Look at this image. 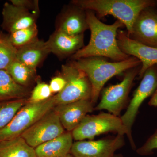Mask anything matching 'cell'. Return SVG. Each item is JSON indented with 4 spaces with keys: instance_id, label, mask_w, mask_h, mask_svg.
<instances>
[{
    "instance_id": "1",
    "label": "cell",
    "mask_w": 157,
    "mask_h": 157,
    "mask_svg": "<svg viewBox=\"0 0 157 157\" xmlns=\"http://www.w3.org/2000/svg\"><path fill=\"white\" fill-rule=\"evenodd\" d=\"M86 11L87 21L90 31L88 44L71 56L73 60L90 57H102L111 59L114 62L125 60L130 56L123 52L119 47L118 31L124 26L120 21L111 25L102 22L94 11Z\"/></svg>"
},
{
    "instance_id": "2",
    "label": "cell",
    "mask_w": 157,
    "mask_h": 157,
    "mask_svg": "<svg viewBox=\"0 0 157 157\" xmlns=\"http://www.w3.org/2000/svg\"><path fill=\"white\" fill-rule=\"evenodd\" d=\"M70 63L83 71L89 79L92 88L91 101L94 105L110 78L141 65L140 61L133 56L121 62H109L102 57H90L73 60Z\"/></svg>"
},
{
    "instance_id": "3",
    "label": "cell",
    "mask_w": 157,
    "mask_h": 157,
    "mask_svg": "<svg viewBox=\"0 0 157 157\" xmlns=\"http://www.w3.org/2000/svg\"><path fill=\"white\" fill-rule=\"evenodd\" d=\"M71 3L85 10L94 11L99 19L112 15L123 24L128 35L132 33L140 12L157 5L156 1L154 0H73Z\"/></svg>"
},
{
    "instance_id": "4",
    "label": "cell",
    "mask_w": 157,
    "mask_h": 157,
    "mask_svg": "<svg viewBox=\"0 0 157 157\" xmlns=\"http://www.w3.org/2000/svg\"><path fill=\"white\" fill-rule=\"evenodd\" d=\"M56 106L54 96L37 103L27 102L6 127L0 130V142L20 136Z\"/></svg>"
},
{
    "instance_id": "5",
    "label": "cell",
    "mask_w": 157,
    "mask_h": 157,
    "mask_svg": "<svg viewBox=\"0 0 157 157\" xmlns=\"http://www.w3.org/2000/svg\"><path fill=\"white\" fill-rule=\"evenodd\" d=\"M60 74L65 78L67 83L63 90L54 95L56 106L81 100H91V84L83 71L70 63L62 66Z\"/></svg>"
},
{
    "instance_id": "6",
    "label": "cell",
    "mask_w": 157,
    "mask_h": 157,
    "mask_svg": "<svg viewBox=\"0 0 157 157\" xmlns=\"http://www.w3.org/2000/svg\"><path fill=\"white\" fill-rule=\"evenodd\" d=\"M128 136V130L121 117L110 113L101 112L98 115H87L72 132L73 139L79 141L93 139L96 136L109 132Z\"/></svg>"
},
{
    "instance_id": "7",
    "label": "cell",
    "mask_w": 157,
    "mask_h": 157,
    "mask_svg": "<svg viewBox=\"0 0 157 157\" xmlns=\"http://www.w3.org/2000/svg\"><path fill=\"white\" fill-rule=\"evenodd\" d=\"M141 65L127 70L122 81L105 88L101 91V100L94 110H107L118 117L128 97L134 79L139 74Z\"/></svg>"
},
{
    "instance_id": "8",
    "label": "cell",
    "mask_w": 157,
    "mask_h": 157,
    "mask_svg": "<svg viewBox=\"0 0 157 157\" xmlns=\"http://www.w3.org/2000/svg\"><path fill=\"white\" fill-rule=\"evenodd\" d=\"M157 89V66L148 68L144 74L139 86L134 92L126 111L121 117L128 130V138L132 148H136L132 137V128L139 108L145 99L153 94Z\"/></svg>"
},
{
    "instance_id": "9",
    "label": "cell",
    "mask_w": 157,
    "mask_h": 157,
    "mask_svg": "<svg viewBox=\"0 0 157 157\" xmlns=\"http://www.w3.org/2000/svg\"><path fill=\"white\" fill-rule=\"evenodd\" d=\"M54 108L21 135L32 147L35 148L64 133L65 129Z\"/></svg>"
},
{
    "instance_id": "10",
    "label": "cell",
    "mask_w": 157,
    "mask_h": 157,
    "mask_svg": "<svg viewBox=\"0 0 157 157\" xmlns=\"http://www.w3.org/2000/svg\"><path fill=\"white\" fill-rule=\"evenodd\" d=\"M124 135L97 140H79L73 143L70 154L74 157H113L124 145Z\"/></svg>"
},
{
    "instance_id": "11",
    "label": "cell",
    "mask_w": 157,
    "mask_h": 157,
    "mask_svg": "<svg viewBox=\"0 0 157 157\" xmlns=\"http://www.w3.org/2000/svg\"><path fill=\"white\" fill-rule=\"evenodd\" d=\"M117 40L119 47L123 52L137 58L141 62L138 76L141 78L145 71L153 66H157V48L141 44L131 39L123 31L118 30Z\"/></svg>"
},
{
    "instance_id": "12",
    "label": "cell",
    "mask_w": 157,
    "mask_h": 157,
    "mask_svg": "<svg viewBox=\"0 0 157 157\" xmlns=\"http://www.w3.org/2000/svg\"><path fill=\"white\" fill-rule=\"evenodd\" d=\"M131 39L145 45L157 48V10L155 7L143 9L134 23Z\"/></svg>"
},
{
    "instance_id": "13",
    "label": "cell",
    "mask_w": 157,
    "mask_h": 157,
    "mask_svg": "<svg viewBox=\"0 0 157 157\" xmlns=\"http://www.w3.org/2000/svg\"><path fill=\"white\" fill-rule=\"evenodd\" d=\"M90 100H81L55 107L62 125L67 132H72L83 120L87 113L94 110Z\"/></svg>"
},
{
    "instance_id": "14",
    "label": "cell",
    "mask_w": 157,
    "mask_h": 157,
    "mask_svg": "<svg viewBox=\"0 0 157 157\" xmlns=\"http://www.w3.org/2000/svg\"><path fill=\"white\" fill-rule=\"evenodd\" d=\"M2 14V28L9 34L36 25V14L11 3H5Z\"/></svg>"
},
{
    "instance_id": "15",
    "label": "cell",
    "mask_w": 157,
    "mask_h": 157,
    "mask_svg": "<svg viewBox=\"0 0 157 157\" xmlns=\"http://www.w3.org/2000/svg\"><path fill=\"white\" fill-rule=\"evenodd\" d=\"M84 34L71 36L56 30L46 41L50 53L60 58H65L76 53L84 46Z\"/></svg>"
},
{
    "instance_id": "16",
    "label": "cell",
    "mask_w": 157,
    "mask_h": 157,
    "mask_svg": "<svg viewBox=\"0 0 157 157\" xmlns=\"http://www.w3.org/2000/svg\"><path fill=\"white\" fill-rule=\"evenodd\" d=\"M89 29L86 11L72 5L62 14L56 30L71 36L84 34Z\"/></svg>"
},
{
    "instance_id": "17",
    "label": "cell",
    "mask_w": 157,
    "mask_h": 157,
    "mask_svg": "<svg viewBox=\"0 0 157 157\" xmlns=\"http://www.w3.org/2000/svg\"><path fill=\"white\" fill-rule=\"evenodd\" d=\"M72 132L61 135L35 148L37 157H65L70 154L73 144Z\"/></svg>"
},
{
    "instance_id": "18",
    "label": "cell",
    "mask_w": 157,
    "mask_h": 157,
    "mask_svg": "<svg viewBox=\"0 0 157 157\" xmlns=\"http://www.w3.org/2000/svg\"><path fill=\"white\" fill-rule=\"evenodd\" d=\"M17 49L16 60L35 70L50 53L46 42L39 38Z\"/></svg>"
},
{
    "instance_id": "19",
    "label": "cell",
    "mask_w": 157,
    "mask_h": 157,
    "mask_svg": "<svg viewBox=\"0 0 157 157\" xmlns=\"http://www.w3.org/2000/svg\"><path fill=\"white\" fill-rule=\"evenodd\" d=\"M29 89L17 84L6 70H0V102L27 99Z\"/></svg>"
},
{
    "instance_id": "20",
    "label": "cell",
    "mask_w": 157,
    "mask_h": 157,
    "mask_svg": "<svg viewBox=\"0 0 157 157\" xmlns=\"http://www.w3.org/2000/svg\"><path fill=\"white\" fill-rule=\"evenodd\" d=\"M0 157H37L35 148L21 136L0 142Z\"/></svg>"
},
{
    "instance_id": "21",
    "label": "cell",
    "mask_w": 157,
    "mask_h": 157,
    "mask_svg": "<svg viewBox=\"0 0 157 157\" xmlns=\"http://www.w3.org/2000/svg\"><path fill=\"white\" fill-rule=\"evenodd\" d=\"M6 70L16 83L24 87L29 88L38 80L36 70L29 67L16 59Z\"/></svg>"
},
{
    "instance_id": "22",
    "label": "cell",
    "mask_w": 157,
    "mask_h": 157,
    "mask_svg": "<svg viewBox=\"0 0 157 157\" xmlns=\"http://www.w3.org/2000/svg\"><path fill=\"white\" fill-rule=\"evenodd\" d=\"M36 24L9 34L7 38L15 48H18L28 45L38 39Z\"/></svg>"
},
{
    "instance_id": "23",
    "label": "cell",
    "mask_w": 157,
    "mask_h": 157,
    "mask_svg": "<svg viewBox=\"0 0 157 157\" xmlns=\"http://www.w3.org/2000/svg\"><path fill=\"white\" fill-rule=\"evenodd\" d=\"M27 99L0 102V130L10 122L18 110L27 103Z\"/></svg>"
},
{
    "instance_id": "24",
    "label": "cell",
    "mask_w": 157,
    "mask_h": 157,
    "mask_svg": "<svg viewBox=\"0 0 157 157\" xmlns=\"http://www.w3.org/2000/svg\"><path fill=\"white\" fill-rule=\"evenodd\" d=\"M17 51L7 37L2 38L0 42V70H6L16 59Z\"/></svg>"
},
{
    "instance_id": "25",
    "label": "cell",
    "mask_w": 157,
    "mask_h": 157,
    "mask_svg": "<svg viewBox=\"0 0 157 157\" xmlns=\"http://www.w3.org/2000/svg\"><path fill=\"white\" fill-rule=\"evenodd\" d=\"M52 94L49 84L38 80L36 85L27 99L28 102L31 103L41 102L49 99L52 96Z\"/></svg>"
},
{
    "instance_id": "26",
    "label": "cell",
    "mask_w": 157,
    "mask_h": 157,
    "mask_svg": "<svg viewBox=\"0 0 157 157\" xmlns=\"http://www.w3.org/2000/svg\"><path fill=\"white\" fill-rule=\"evenodd\" d=\"M157 149V129L141 147L136 151L142 156L149 155L153 153L154 150Z\"/></svg>"
},
{
    "instance_id": "27",
    "label": "cell",
    "mask_w": 157,
    "mask_h": 157,
    "mask_svg": "<svg viewBox=\"0 0 157 157\" xmlns=\"http://www.w3.org/2000/svg\"><path fill=\"white\" fill-rule=\"evenodd\" d=\"M66 82L65 78L61 75L55 76L52 78L49 84V87L52 94L57 93V94L61 92L64 88Z\"/></svg>"
},
{
    "instance_id": "28",
    "label": "cell",
    "mask_w": 157,
    "mask_h": 157,
    "mask_svg": "<svg viewBox=\"0 0 157 157\" xmlns=\"http://www.w3.org/2000/svg\"><path fill=\"white\" fill-rule=\"evenodd\" d=\"M11 2L14 6L21 7L29 11L33 10L36 13L39 11V1L37 0H11Z\"/></svg>"
},
{
    "instance_id": "29",
    "label": "cell",
    "mask_w": 157,
    "mask_h": 157,
    "mask_svg": "<svg viewBox=\"0 0 157 157\" xmlns=\"http://www.w3.org/2000/svg\"><path fill=\"white\" fill-rule=\"evenodd\" d=\"M148 105L152 107H157V89L151 96V98L149 101Z\"/></svg>"
},
{
    "instance_id": "30",
    "label": "cell",
    "mask_w": 157,
    "mask_h": 157,
    "mask_svg": "<svg viewBox=\"0 0 157 157\" xmlns=\"http://www.w3.org/2000/svg\"><path fill=\"white\" fill-rule=\"evenodd\" d=\"M113 157H124L122 154H115Z\"/></svg>"
},
{
    "instance_id": "31",
    "label": "cell",
    "mask_w": 157,
    "mask_h": 157,
    "mask_svg": "<svg viewBox=\"0 0 157 157\" xmlns=\"http://www.w3.org/2000/svg\"><path fill=\"white\" fill-rule=\"evenodd\" d=\"M65 157H74V156H73V155H72L71 154H69V155H68L67 156Z\"/></svg>"
},
{
    "instance_id": "32",
    "label": "cell",
    "mask_w": 157,
    "mask_h": 157,
    "mask_svg": "<svg viewBox=\"0 0 157 157\" xmlns=\"http://www.w3.org/2000/svg\"><path fill=\"white\" fill-rule=\"evenodd\" d=\"M2 41V38H0V42Z\"/></svg>"
},
{
    "instance_id": "33",
    "label": "cell",
    "mask_w": 157,
    "mask_h": 157,
    "mask_svg": "<svg viewBox=\"0 0 157 157\" xmlns=\"http://www.w3.org/2000/svg\"><path fill=\"white\" fill-rule=\"evenodd\" d=\"M156 3H157V1H156Z\"/></svg>"
}]
</instances>
